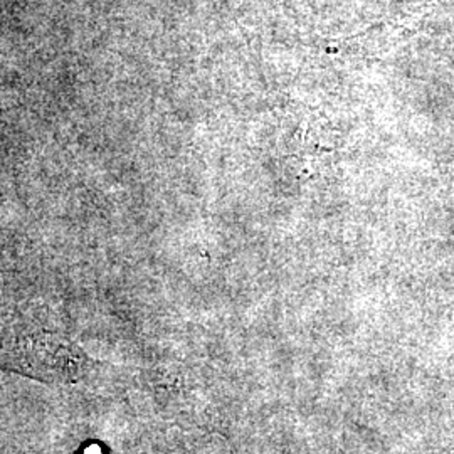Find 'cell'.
I'll return each mask as SVG.
<instances>
[{
	"label": "cell",
	"instance_id": "cell-1",
	"mask_svg": "<svg viewBox=\"0 0 454 454\" xmlns=\"http://www.w3.org/2000/svg\"><path fill=\"white\" fill-rule=\"evenodd\" d=\"M0 209H2V200H0ZM2 212V211H0Z\"/></svg>",
	"mask_w": 454,
	"mask_h": 454
}]
</instances>
